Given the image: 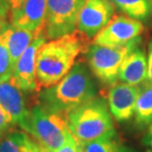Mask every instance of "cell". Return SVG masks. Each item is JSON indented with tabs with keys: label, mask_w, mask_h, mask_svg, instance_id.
Returning <instances> with one entry per match:
<instances>
[{
	"label": "cell",
	"mask_w": 152,
	"mask_h": 152,
	"mask_svg": "<svg viewBox=\"0 0 152 152\" xmlns=\"http://www.w3.org/2000/svg\"><path fill=\"white\" fill-rule=\"evenodd\" d=\"M147 81L152 83V39L148 45L147 53Z\"/></svg>",
	"instance_id": "obj_23"
},
{
	"label": "cell",
	"mask_w": 152,
	"mask_h": 152,
	"mask_svg": "<svg viewBox=\"0 0 152 152\" xmlns=\"http://www.w3.org/2000/svg\"><path fill=\"white\" fill-rule=\"evenodd\" d=\"M144 32L141 21L124 14L115 15L94 37L92 44L104 47H120L140 37Z\"/></svg>",
	"instance_id": "obj_7"
},
{
	"label": "cell",
	"mask_w": 152,
	"mask_h": 152,
	"mask_svg": "<svg viewBox=\"0 0 152 152\" xmlns=\"http://www.w3.org/2000/svg\"><path fill=\"white\" fill-rule=\"evenodd\" d=\"M1 137H2V134L0 133V140H1Z\"/></svg>",
	"instance_id": "obj_29"
},
{
	"label": "cell",
	"mask_w": 152,
	"mask_h": 152,
	"mask_svg": "<svg viewBox=\"0 0 152 152\" xmlns=\"http://www.w3.org/2000/svg\"><path fill=\"white\" fill-rule=\"evenodd\" d=\"M112 2L124 15L141 22L152 16V0H112Z\"/></svg>",
	"instance_id": "obj_16"
},
{
	"label": "cell",
	"mask_w": 152,
	"mask_h": 152,
	"mask_svg": "<svg viewBox=\"0 0 152 152\" xmlns=\"http://www.w3.org/2000/svg\"><path fill=\"white\" fill-rule=\"evenodd\" d=\"M143 142L146 145H149V146L151 147V151H152V136L149 138H146V139H143Z\"/></svg>",
	"instance_id": "obj_28"
},
{
	"label": "cell",
	"mask_w": 152,
	"mask_h": 152,
	"mask_svg": "<svg viewBox=\"0 0 152 152\" xmlns=\"http://www.w3.org/2000/svg\"><path fill=\"white\" fill-rule=\"evenodd\" d=\"M115 5L112 0H86L77 21V30L87 38L94 37L113 19Z\"/></svg>",
	"instance_id": "obj_8"
},
{
	"label": "cell",
	"mask_w": 152,
	"mask_h": 152,
	"mask_svg": "<svg viewBox=\"0 0 152 152\" xmlns=\"http://www.w3.org/2000/svg\"><path fill=\"white\" fill-rule=\"evenodd\" d=\"M45 27L38 32L32 44L22 53L15 64L12 76L24 92L31 93L38 91L37 77H36V59L38 51L47 42Z\"/></svg>",
	"instance_id": "obj_9"
},
{
	"label": "cell",
	"mask_w": 152,
	"mask_h": 152,
	"mask_svg": "<svg viewBox=\"0 0 152 152\" xmlns=\"http://www.w3.org/2000/svg\"><path fill=\"white\" fill-rule=\"evenodd\" d=\"M118 152H136V151L133 150L132 148H129V147L124 146V145H121V147L120 148V151Z\"/></svg>",
	"instance_id": "obj_26"
},
{
	"label": "cell",
	"mask_w": 152,
	"mask_h": 152,
	"mask_svg": "<svg viewBox=\"0 0 152 152\" xmlns=\"http://www.w3.org/2000/svg\"><path fill=\"white\" fill-rule=\"evenodd\" d=\"M90 39L76 30L71 34L50 39L39 48L36 59L38 90L48 89L71 70L80 53H86Z\"/></svg>",
	"instance_id": "obj_1"
},
{
	"label": "cell",
	"mask_w": 152,
	"mask_h": 152,
	"mask_svg": "<svg viewBox=\"0 0 152 152\" xmlns=\"http://www.w3.org/2000/svg\"><path fill=\"white\" fill-rule=\"evenodd\" d=\"M140 37L120 47H104L90 45L86 56L87 64L90 71L96 79L106 85H113L118 79L121 66L126 57L132 51L139 47Z\"/></svg>",
	"instance_id": "obj_5"
},
{
	"label": "cell",
	"mask_w": 152,
	"mask_h": 152,
	"mask_svg": "<svg viewBox=\"0 0 152 152\" xmlns=\"http://www.w3.org/2000/svg\"><path fill=\"white\" fill-rule=\"evenodd\" d=\"M39 31L32 32L24 29H19L12 26L10 23L6 27V42H7L8 45L9 53H10L13 70L18 59L20 58V56H22L24 51L27 50V48L32 44V42L35 39Z\"/></svg>",
	"instance_id": "obj_14"
},
{
	"label": "cell",
	"mask_w": 152,
	"mask_h": 152,
	"mask_svg": "<svg viewBox=\"0 0 152 152\" xmlns=\"http://www.w3.org/2000/svg\"><path fill=\"white\" fill-rule=\"evenodd\" d=\"M8 24V19L0 22V81L4 80L13 73V66L5 35V30Z\"/></svg>",
	"instance_id": "obj_19"
},
{
	"label": "cell",
	"mask_w": 152,
	"mask_h": 152,
	"mask_svg": "<svg viewBox=\"0 0 152 152\" xmlns=\"http://www.w3.org/2000/svg\"><path fill=\"white\" fill-rule=\"evenodd\" d=\"M22 152H45V150L39 146L34 139L30 137L28 141L26 142L25 146L23 147Z\"/></svg>",
	"instance_id": "obj_22"
},
{
	"label": "cell",
	"mask_w": 152,
	"mask_h": 152,
	"mask_svg": "<svg viewBox=\"0 0 152 152\" xmlns=\"http://www.w3.org/2000/svg\"><path fill=\"white\" fill-rule=\"evenodd\" d=\"M10 11L8 3L6 0H0V22L8 19V12Z\"/></svg>",
	"instance_id": "obj_24"
},
{
	"label": "cell",
	"mask_w": 152,
	"mask_h": 152,
	"mask_svg": "<svg viewBox=\"0 0 152 152\" xmlns=\"http://www.w3.org/2000/svg\"><path fill=\"white\" fill-rule=\"evenodd\" d=\"M56 152H78V143L73 137V135H71L68 138V140L65 142V144Z\"/></svg>",
	"instance_id": "obj_21"
},
{
	"label": "cell",
	"mask_w": 152,
	"mask_h": 152,
	"mask_svg": "<svg viewBox=\"0 0 152 152\" xmlns=\"http://www.w3.org/2000/svg\"><path fill=\"white\" fill-rule=\"evenodd\" d=\"M11 126H13L11 118L9 117V115L6 113L5 110L0 105V133L3 134L10 129Z\"/></svg>",
	"instance_id": "obj_20"
},
{
	"label": "cell",
	"mask_w": 152,
	"mask_h": 152,
	"mask_svg": "<svg viewBox=\"0 0 152 152\" xmlns=\"http://www.w3.org/2000/svg\"><path fill=\"white\" fill-rule=\"evenodd\" d=\"M121 147L115 129L95 140L78 143V152H118Z\"/></svg>",
	"instance_id": "obj_17"
},
{
	"label": "cell",
	"mask_w": 152,
	"mask_h": 152,
	"mask_svg": "<svg viewBox=\"0 0 152 152\" xmlns=\"http://www.w3.org/2000/svg\"><path fill=\"white\" fill-rule=\"evenodd\" d=\"M23 129L48 152L57 151L72 135L64 115L48 111L41 105L30 111Z\"/></svg>",
	"instance_id": "obj_4"
},
{
	"label": "cell",
	"mask_w": 152,
	"mask_h": 152,
	"mask_svg": "<svg viewBox=\"0 0 152 152\" xmlns=\"http://www.w3.org/2000/svg\"><path fill=\"white\" fill-rule=\"evenodd\" d=\"M65 118L77 143L95 140L114 129L108 103L98 97L69 111Z\"/></svg>",
	"instance_id": "obj_3"
},
{
	"label": "cell",
	"mask_w": 152,
	"mask_h": 152,
	"mask_svg": "<svg viewBox=\"0 0 152 152\" xmlns=\"http://www.w3.org/2000/svg\"><path fill=\"white\" fill-rule=\"evenodd\" d=\"M118 79L121 82L140 86L147 81V56L141 48H134L124 60Z\"/></svg>",
	"instance_id": "obj_13"
},
{
	"label": "cell",
	"mask_w": 152,
	"mask_h": 152,
	"mask_svg": "<svg viewBox=\"0 0 152 152\" xmlns=\"http://www.w3.org/2000/svg\"><path fill=\"white\" fill-rule=\"evenodd\" d=\"M134 120L139 129L150 126L152 123V83L148 81L140 85L134 111Z\"/></svg>",
	"instance_id": "obj_15"
},
{
	"label": "cell",
	"mask_w": 152,
	"mask_h": 152,
	"mask_svg": "<svg viewBox=\"0 0 152 152\" xmlns=\"http://www.w3.org/2000/svg\"><path fill=\"white\" fill-rule=\"evenodd\" d=\"M29 138L30 135L22 130L9 129L2 134L0 140V152H22Z\"/></svg>",
	"instance_id": "obj_18"
},
{
	"label": "cell",
	"mask_w": 152,
	"mask_h": 152,
	"mask_svg": "<svg viewBox=\"0 0 152 152\" xmlns=\"http://www.w3.org/2000/svg\"><path fill=\"white\" fill-rule=\"evenodd\" d=\"M152 136V123L149 126V127H148V130H147V133H146V135H145V137L144 139H146V138H149Z\"/></svg>",
	"instance_id": "obj_27"
},
{
	"label": "cell",
	"mask_w": 152,
	"mask_h": 152,
	"mask_svg": "<svg viewBox=\"0 0 152 152\" xmlns=\"http://www.w3.org/2000/svg\"><path fill=\"white\" fill-rule=\"evenodd\" d=\"M146 152H152V151H151V150H147Z\"/></svg>",
	"instance_id": "obj_30"
},
{
	"label": "cell",
	"mask_w": 152,
	"mask_h": 152,
	"mask_svg": "<svg viewBox=\"0 0 152 152\" xmlns=\"http://www.w3.org/2000/svg\"><path fill=\"white\" fill-rule=\"evenodd\" d=\"M139 91L140 86H132L124 82L111 85L107 95L108 107L115 121L124 123L132 118Z\"/></svg>",
	"instance_id": "obj_10"
},
{
	"label": "cell",
	"mask_w": 152,
	"mask_h": 152,
	"mask_svg": "<svg viewBox=\"0 0 152 152\" xmlns=\"http://www.w3.org/2000/svg\"><path fill=\"white\" fill-rule=\"evenodd\" d=\"M48 0H24L10 11V24L19 29L37 32L45 27Z\"/></svg>",
	"instance_id": "obj_12"
},
{
	"label": "cell",
	"mask_w": 152,
	"mask_h": 152,
	"mask_svg": "<svg viewBox=\"0 0 152 152\" xmlns=\"http://www.w3.org/2000/svg\"><path fill=\"white\" fill-rule=\"evenodd\" d=\"M86 0H48L45 33L54 39L76 31L79 13Z\"/></svg>",
	"instance_id": "obj_6"
},
{
	"label": "cell",
	"mask_w": 152,
	"mask_h": 152,
	"mask_svg": "<svg viewBox=\"0 0 152 152\" xmlns=\"http://www.w3.org/2000/svg\"><path fill=\"white\" fill-rule=\"evenodd\" d=\"M0 105L11 118L13 126L17 124L23 129L30 111L27 108L24 91L12 75L0 81Z\"/></svg>",
	"instance_id": "obj_11"
},
{
	"label": "cell",
	"mask_w": 152,
	"mask_h": 152,
	"mask_svg": "<svg viewBox=\"0 0 152 152\" xmlns=\"http://www.w3.org/2000/svg\"><path fill=\"white\" fill-rule=\"evenodd\" d=\"M97 85L89 67L76 62L58 83L39 93V99L45 110L66 115L69 111L97 97Z\"/></svg>",
	"instance_id": "obj_2"
},
{
	"label": "cell",
	"mask_w": 152,
	"mask_h": 152,
	"mask_svg": "<svg viewBox=\"0 0 152 152\" xmlns=\"http://www.w3.org/2000/svg\"><path fill=\"white\" fill-rule=\"evenodd\" d=\"M9 5V7H10V11L11 10H14V9L18 8L19 6L22 4L24 0H6Z\"/></svg>",
	"instance_id": "obj_25"
}]
</instances>
